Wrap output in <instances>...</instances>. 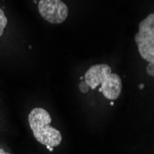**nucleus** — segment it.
Returning <instances> with one entry per match:
<instances>
[{"label":"nucleus","mask_w":154,"mask_h":154,"mask_svg":"<svg viewBox=\"0 0 154 154\" xmlns=\"http://www.w3.org/2000/svg\"><path fill=\"white\" fill-rule=\"evenodd\" d=\"M84 79L91 90L99 87V91L108 100H116L121 94V78L117 74L112 73V68L107 64L91 66L84 76Z\"/></svg>","instance_id":"obj_1"},{"label":"nucleus","mask_w":154,"mask_h":154,"mask_svg":"<svg viewBox=\"0 0 154 154\" xmlns=\"http://www.w3.org/2000/svg\"><path fill=\"white\" fill-rule=\"evenodd\" d=\"M50 114L44 109L36 107L29 115V124L36 140L45 147H57L62 141L60 131L51 125Z\"/></svg>","instance_id":"obj_2"},{"label":"nucleus","mask_w":154,"mask_h":154,"mask_svg":"<svg viewBox=\"0 0 154 154\" xmlns=\"http://www.w3.org/2000/svg\"><path fill=\"white\" fill-rule=\"evenodd\" d=\"M138 53L149 63H154V14L151 13L139 23L138 32L135 35Z\"/></svg>","instance_id":"obj_3"},{"label":"nucleus","mask_w":154,"mask_h":154,"mask_svg":"<svg viewBox=\"0 0 154 154\" xmlns=\"http://www.w3.org/2000/svg\"><path fill=\"white\" fill-rule=\"evenodd\" d=\"M38 9L41 16L52 24L64 22L68 15V8L61 0H40Z\"/></svg>","instance_id":"obj_4"},{"label":"nucleus","mask_w":154,"mask_h":154,"mask_svg":"<svg viewBox=\"0 0 154 154\" xmlns=\"http://www.w3.org/2000/svg\"><path fill=\"white\" fill-rule=\"evenodd\" d=\"M7 24H8V19L5 15L4 11L0 8V36H2Z\"/></svg>","instance_id":"obj_5"},{"label":"nucleus","mask_w":154,"mask_h":154,"mask_svg":"<svg viewBox=\"0 0 154 154\" xmlns=\"http://www.w3.org/2000/svg\"><path fill=\"white\" fill-rule=\"evenodd\" d=\"M147 71H148V73H149L151 77L154 76V63H149V66H148V67H147Z\"/></svg>","instance_id":"obj_6"},{"label":"nucleus","mask_w":154,"mask_h":154,"mask_svg":"<svg viewBox=\"0 0 154 154\" xmlns=\"http://www.w3.org/2000/svg\"><path fill=\"white\" fill-rule=\"evenodd\" d=\"M0 154H9V153L6 152L4 149H0Z\"/></svg>","instance_id":"obj_7"},{"label":"nucleus","mask_w":154,"mask_h":154,"mask_svg":"<svg viewBox=\"0 0 154 154\" xmlns=\"http://www.w3.org/2000/svg\"><path fill=\"white\" fill-rule=\"evenodd\" d=\"M46 148H47V149H48L49 150H51V151H53V149H54V148H52V147H49V146H47Z\"/></svg>","instance_id":"obj_8"}]
</instances>
